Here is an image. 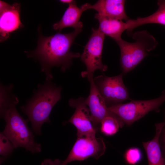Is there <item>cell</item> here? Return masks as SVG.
Wrapping results in <instances>:
<instances>
[{
  "label": "cell",
  "mask_w": 165,
  "mask_h": 165,
  "mask_svg": "<svg viewBox=\"0 0 165 165\" xmlns=\"http://www.w3.org/2000/svg\"><path fill=\"white\" fill-rule=\"evenodd\" d=\"M82 30V29H76L66 34L58 32L46 37L42 35L39 28L37 46L27 55L40 62L42 70L46 74L47 81L53 78L50 72L52 67H60L64 72L72 64L73 59L81 57L79 53L72 52L70 49L75 38Z\"/></svg>",
  "instance_id": "6da1fadb"
},
{
  "label": "cell",
  "mask_w": 165,
  "mask_h": 165,
  "mask_svg": "<svg viewBox=\"0 0 165 165\" xmlns=\"http://www.w3.org/2000/svg\"><path fill=\"white\" fill-rule=\"evenodd\" d=\"M18 101L17 97L10 95L0 101L1 116L6 122L2 133L14 148L22 147L33 153L39 152L41 145L35 141L34 136L28 126L29 120L23 118L16 108Z\"/></svg>",
  "instance_id": "7a4b0ae2"
},
{
  "label": "cell",
  "mask_w": 165,
  "mask_h": 165,
  "mask_svg": "<svg viewBox=\"0 0 165 165\" xmlns=\"http://www.w3.org/2000/svg\"><path fill=\"white\" fill-rule=\"evenodd\" d=\"M61 87L47 82L39 87L33 97L21 107L36 134H41V128L44 123L50 122L49 115L54 106L61 99Z\"/></svg>",
  "instance_id": "3957f363"
},
{
  "label": "cell",
  "mask_w": 165,
  "mask_h": 165,
  "mask_svg": "<svg viewBox=\"0 0 165 165\" xmlns=\"http://www.w3.org/2000/svg\"><path fill=\"white\" fill-rule=\"evenodd\" d=\"M133 42L122 38L116 41L120 51V64L123 74L132 70L155 49L158 44L153 36L146 30L136 31L133 35Z\"/></svg>",
  "instance_id": "277c9868"
},
{
  "label": "cell",
  "mask_w": 165,
  "mask_h": 165,
  "mask_svg": "<svg viewBox=\"0 0 165 165\" xmlns=\"http://www.w3.org/2000/svg\"><path fill=\"white\" fill-rule=\"evenodd\" d=\"M165 102V90L161 96L155 99L147 100H131L127 103L113 105L108 107L128 125H130L152 111H159V108Z\"/></svg>",
  "instance_id": "5b68a950"
},
{
  "label": "cell",
  "mask_w": 165,
  "mask_h": 165,
  "mask_svg": "<svg viewBox=\"0 0 165 165\" xmlns=\"http://www.w3.org/2000/svg\"><path fill=\"white\" fill-rule=\"evenodd\" d=\"M105 35L98 28H92L91 35L81 56V59L85 64L86 70L81 72L83 77L88 79L93 77L95 71L99 70L105 72L107 69V65L104 64L102 55Z\"/></svg>",
  "instance_id": "8992f818"
},
{
  "label": "cell",
  "mask_w": 165,
  "mask_h": 165,
  "mask_svg": "<svg viewBox=\"0 0 165 165\" xmlns=\"http://www.w3.org/2000/svg\"><path fill=\"white\" fill-rule=\"evenodd\" d=\"M123 73L113 77L101 75L94 78V83L106 104H120L130 99L123 82Z\"/></svg>",
  "instance_id": "52a82bcc"
},
{
  "label": "cell",
  "mask_w": 165,
  "mask_h": 165,
  "mask_svg": "<svg viewBox=\"0 0 165 165\" xmlns=\"http://www.w3.org/2000/svg\"><path fill=\"white\" fill-rule=\"evenodd\" d=\"M106 148L101 138L96 136L77 137L68 157L64 161H62V165H67L72 161H82L90 157L97 159L105 153Z\"/></svg>",
  "instance_id": "ba28073f"
},
{
  "label": "cell",
  "mask_w": 165,
  "mask_h": 165,
  "mask_svg": "<svg viewBox=\"0 0 165 165\" xmlns=\"http://www.w3.org/2000/svg\"><path fill=\"white\" fill-rule=\"evenodd\" d=\"M70 106L75 108V112L66 123L73 125L77 130V137L96 136L97 129L93 126L90 113L86 103L85 98L80 97L71 99L69 101Z\"/></svg>",
  "instance_id": "9c48e42d"
},
{
  "label": "cell",
  "mask_w": 165,
  "mask_h": 165,
  "mask_svg": "<svg viewBox=\"0 0 165 165\" xmlns=\"http://www.w3.org/2000/svg\"><path fill=\"white\" fill-rule=\"evenodd\" d=\"M88 80L90 83V91L88 96L85 98V103L89 107L94 127L97 129V126L107 117H111L121 119L107 107L105 100L94 83L93 77Z\"/></svg>",
  "instance_id": "30bf717a"
},
{
  "label": "cell",
  "mask_w": 165,
  "mask_h": 165,
  "mask_svg": "<svg viewBox=\"0 0 165 165\" xmlns=\"http://www.w3.org/2000/svg\"><path fill=\"white\" fill-rule=\"evenodd\" d=\"M20 5L15 3L10 5L0 1V40L8 39L10 34L21 28L23 25L20 18Z\"/></svg>",
  "instance_id": "8fae6325"
},
{
  "label": "cell",
  "mask_w": 165,
  "mask_h": 165,
  "mask_svg": "<svg viewBox=\"0 0 165 165\" xmlns=\"http://www.w3.org/2000/svg\"><path fill=\"white\" fill-rule=\"evenodd\" d=\"M125 2L124 0H99L93 5L85 3L81 8L84 11L93 9L102 16L127 21L129 18L125 11Z\"/></svg>",
  "instance_id": "7c38bea8"
},
{
  "label": "cell",
  "mask_w": 165,
  "mask_h": 165,
  "mask_svg": "<svg viewBox=\"0 0 165 165\" xmlns=\"http://www.w3.org/2000/svg\"><path fill=\"white\" fill-rule=\"evenodd\" d=\"M164 125V122L156 124V134L154 138L142 143L147 155L148 165H165V158L162 153L159 141L160 134Z\"/></svg>",
  "instance_id": "4fadbf2b"
},
{
  "label": "cell",
  "mask_w": 165,
  "mask_h": 165,
  "mask_svg": "<svg viewBox=\"0 0 165 165\" xmlns=\"http://www.w3.org/2000/svg\"><path fill=\"white\" fill-rule=\"evenodd\" d=\"M83 12L81 8L76 6V2L74 0L68 4V7L60 20L53 24V28L58 32L66 27H72L75 29H82L83 24L80 21V19Z\"/></svg>",
  "instance_id": "5bb4252c"
},
{
  "label": "cell",
  "mask_w": 165,
  "mask_h": 165,
  "mask_svg": "<svg viewBox=\"0 0 165 165\" xmlns=\"http://www.w3.org/2000/svg\"><path fill=\"white\" fill-rule=\"evenodd\" d=\"M157 5V10L152 14L135 19H129L126 21V30L128 33H130L134 29L145 24H156L165 26V0H158Z\"/></svg>",
  "instance_id": "9a60e30c"
},
{
  "label": "cell",
  "mask_w": 165,
  "mask_h": 165,
  "mask_svg": "<svg viewBox=\"0 0 165 165\" xmlns=\"http://www.w3.org/2000/svg\"><path fill=\"white\" fill-rule=\"evenodd\" d=\"M95 18L99 22L100 31L115 41L122 38L123 33L127 30L126 23L122 20L106 17L97 13L95 14Z\"/></svg>",
  "instance_id": "2e32d148"
},
{
  "label": "cell",
  "mask_w": 165,
  "mask_h": 165,
  "mask_svg": "<svg viewBox=\"0 0 165 165\" xmlns=\"http://www.w3.org/2000/svg\"><path fill=\"white\" fill-rule=\"evenodd\" d=\"M101 130L107 135H112L116 133L120 127L125 124L121 119L111 117L105 118L101 122Z\"/></svg>",
  "instance_id": "e0dca14e"
},
{
  "label": "cell",
  "mask_w": 165,
  "mask_h": 165,
  "mask_svg": "<svg viewBox=\"0 0 165 165\" xmlns=\"http://www.w3.org/2000/svg\"><path fill=\"white\" fill-rule=\"evenodd\" d=\"M124 158L128 164L135 165L141 160L142 154L139 148L135 147L131 148L126 152L124 155Z\"/></svg>",
  "instance_id": "ac0fdd59"
},
{
  "label": "cell",
  "mask_w": 165,
  "mask_h": 165,
  "mask_svg": "<svg viewBox=\"0 0 165 165\" xmlns=\"http://www.w3.org/2000/svg\"><path fill=\"white\" fill-rule=\"evenodd\" d=\"M12 143L2 132L0 134V154L4 157L9 156L14 148Z\"/></svg>",
  "instance_id": "d6986e66"
},
{
  "label": "cell",
  "mask_w": 165,
  "mask_h": 165,
  "mask_svg": "<svg viewBox=\"0 0 165 165\" xmlns=\"http://www.w3.org/2000/svg\"><path fill=\"white\" fill-rule=\"evenodd\" d=\"M164 122L165 125L160 134L159 141L160 147H161L162 148L163 154H164V157L165 158V119Z\"/></svg>",
  "instance_id": "ffe728a7"
},
{
  "label": "cell",
  "mask_w": 165,
  "mask_h": 165,
  "mask_svg": "<svg viewBox=\"0 0 165 165\" xmlns=\"http://www.w3.org/2000/svg\"><path fill=\"white\" fill-rule=\"evenodd\" d=\"M41 165H62V161L58 159L54 160L49 159H46L42 163Z\"/></svg>",
  "instance_id": "44dd1931"
},
{
  "label": "cell",
  "mask_w": 165,
  "mask_h": 165,
  "mask_svg": "<svg viewBox=\"0 0 165 165\" xmlns=\"http://www.w3.org/2000/svg\"><path fill=\"white\" fill-rule=\"evenodd\" d=\"M74 0H61L60 1L63 3L68 4H69L72 2Z\"/></svg>",
  "instance_id": "7402d4cb"
},
{
  "label": "cell",
  "mask_w": 165,
  "mask_h": 165,
  "mask_svg": "<svg viewBox=\"0 0 165 165\" xmlns=\"http://www.w3.org/2000/svg\"><path fill=\"white\" fill-rule=\"evenodd\" d=\"M3 87V86H1V87ZM9 87H11V88H12V86H9Z\"/></svg>",
  "instance_id": "603a6c76"
}]
</instances>
